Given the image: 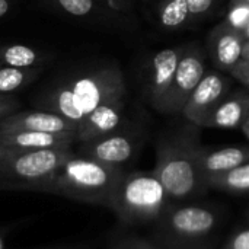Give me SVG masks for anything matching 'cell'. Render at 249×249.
Returning <instances> with one entry per match:
<instances>
[{
	"label": "cell",
	"instance_id": "6da1fadb",
	"mask_svg": "<svg viewBox=\"0 0 249 249\" xmlns=\"http://www.w3.org/2000/svg\"><path fill=\"white\" fill-rule=\"evenodd\" d=\"M127 96L125 79L115 63L76 71L45 88L34 99L38 109L58 114L77 125L101 104Z\"/></svg>",
	"mask_w": 249,
	"mask_h": 249
},
{
	"label": "cell",
	"instance_id": "7a4b0ae2",
	"mask_svg": "<svg viewBox=\"0 0 249 249\" xmlns=\"http://www.w3.org/2000/svg\"><path fill=\"white\" fill-rule=\"evenodd\" d=\"M200 146L201 128L184 117L166 125L158 136L153 172L174 203L197 200L209 193L197 168Z\"/></svg>",
	"mask_w": 249,
	"mask_h": 249
},
{
	"label": "cell",
	"instance_id": "3957f363",
	"mask_svg": "<svg viewBox=\"0 0 249 249\" xmlns=\"http://www.w3.org/2000/svg\"><path fill=\"white\" fill-rule=\"evenodd\" d=\"M125 171L73 152L44 185L41 194L109 209L114 191Z\"/></svg>",
	"mask_w": 249,
	"mask_h": 249
},
{
	"label": "cell",
	"instance_id": "277c9868",
	"mask_svg": "<svg viewBox=\"0 0 249 249\" xmlns=\"http://www.w3.org/2000/svg\"><path fill=\"white\" fill-rule=\"evenodd\" d=\"M171 203L174 201L153 169H127L114 191L109 210L128 226H153Z\"/></svg>",
	"mask_w": 249,
	"mask_h": 249
},
{
	"label": "cell",
	"instance_id": "5b68a950",
	"mask_svg": "<svg viewBox=\"0 0 249 249\" xmlns=\"http://www.w3.org/2000/svg\"><path fill=\"white\" fill-rule=\"evenodd\" d=\"M223 220V212L213 203L175 201L153 225L155 242L165 248H184L209 241Z\"/></svg>",
	"mask_w": 249,
	"mask_h": 249
},
{
	"label": "cell",
	"instance_id": "8992f818",
	"mask_svg": "<svg viewBox=\"0 0 249 249\" xmlns=\"http://www.w3.org/2000/svg\"><path fill=\"white\" fill-rule=\"evenodd\" d=\"M73 149L22 150L0 147V190L41 193Z\"/></svg>",
	"mask_w": 249,
	"mask_h": 249
},
{
	"label": "cell",
	"instance_id": "52a82bcc",
	"mask_svg": "<svg viewBox=\"0 0 249 249\" xmlns=\"http://www.w3.org/2000/svg\"><path fill=\"white\" fill-rule=\"evenodd\" d=\"M147 142V130L143 124L130 121L127 125L105 136L76 143V153L102 163L128 169L136 162Z\"/></svg>",
	"mask_w": 249,
	"mask_h": 249
},
{
	"label": "cell",
	"instance_id": "ba28073f",
	"mask_svg": "<svg viewBox=\"0 0 249 249\" xmlns=\"http://www.w3.org/2000/svg\"><path fill=\"white\" fill-rule=\"evenodd\" d=\"M206 58H207L206 53L197 42L185 44V48L178 61L175 76L171 83L162 114L169 115V117L181 115V111L188 96L191 95L197 83L201 80V77L207 71Z\"/></svg>",
	"mask_w": 249,
	"mask_h": 249
},
{
	"label": "cell",
	"instance_id": "9c48e42d",
	"mask_svg": "<svg viewBox=\"0 0 249 249\" xmlns=\"http://www.w3.org/2000/svg\"><path fill=\"white\" fill-rule=\"evenodd\" d=\"M184 48L185 44L162 48L147 61L143 82L144 98L147 104L160 114L163 112L165 101Z\"/></svg>",
	"mask_w": 249,
	"mask_h": 249
},
{
	"label": "cell",
	"instance_id": "30bf717a",
	"mask_svg": "<svg viewBox=\"0 0 249 249\" xmlns=\"http://www.w3.org/2000/svg\"><path fill=\"white\" fill-rule=\"evenodd\" d=\"M232 88L233 79L231 76L219 70H207L188 96L181 115L201 128L207 115L232 90Z\"/></svg>",
	"mask_w": 249,
	"mask_h": 249
},
{
	"label": "cell",
	"instance_id": "8fae6325",
	"mask_svg": "<svg viewBox=\"0 0 249 249\" xmlns=\"http://www.w3.org/2000/svg\"><path fill=\"white\" fill-rule=\"evenodd\" d=\"M130 121L131 120L127 117V96L105 101L77 125V143L112 133L127 125Z\"/></svg>",
	"mask_w": 249,
	"mask_h": 249
},
{
	"label": "cell",
	"instance_id": "7c38bea8",
	"mask_svg": "<svg viewBox=\"0 0 249 249\" xmlns=\"http://www.w3.org/2000/svg\"><path fill=\"white\" fill-rule=\"evenodd\" d=\"M244 41L247 39L242 38L239 32L228 26L223 20L214 25L206 39L207 55L214 69L228 74L241 60Z\"/></svg>",
	"mask_w": 249,
	"mask_h": 249
},
{
	"label": "cell",
	"instance_id": "4fadbf2b",
	"mask_svg": "<svg viewBox=\"0 0 249 249\" xmlns=\"http://www.w3.org/2000/svg\"><path fill=\"white\" fill-rule=\"evenodd\" d=\"M41 131V133H76V125L58 114L35 109L16 111L0 121V131Z\"/></svg>",
	"mask_w": 249,
	"mask_h": 249
},
{
	"label": "cell",
	"instance_id": "5bb4252c",
	"mask_svg": "<svg viewBox=\"0 0 249 249\" xmlns=\"http://www.w3.org/2000/svg\"><path fill=\"white\" fill-rule=\"evenodd\" d=\"M249 120L248 88L231 90L207 115L201 128L239 130L241 124Z\"/></svg>",
	"mask_w": 249,
	"mask_h": 249
},
{
	"label": "cell",
	"instance_id": "9a60e30c",
	"mask_svg": "<svg viewBox=\"0 0 249 249\" xmlns=\"http://www.w3.org/2000/svg\"><path fill=\"white\" fill-rule=\"evenodd\" d=\"M76 143V133H41L26 130L0 131V147L7 149H73Z\"/></svg>",
	"mask_w": 249,
	"mask_h": 249
},
{
	"label": "cell",
	"instance_id": "2e32d148",
	"mask_svg": "<svg viewBox=\"0 0 249 249\" xmlns=\"http://www.w3.org/2000/svg\"><path fill=\"white\" fill-rule=\"evenodd\" d=\"M249 162L248 144H232V146H201L197 152V168L203 179L207 177L220 174L223 171L236 168Z\"/></svg>",
	"mask_w": 249,
	"mask_h": 249
},
{
	"label": "cell",
	"instance_id": "e0dca14e",
	"mask_svg": "<svg viewBox=\"0 0 249 249\" xmlns=\"http://www.w3.org/2000/svg\"><path fill=\"white\" fill-rule=\"evenodd\" d=\"M209 191H219L233 197H247L249 193V162L204 179Z\"/></svg>",
	"mask_w": 249,
	"mask_h": 249
},
{
	"label": "cell",
	"instance_id": "ac0fdd59",
	"mask_svg": "<svg viewBox=\"0 0 249 249\" xmlns=\"http://www.w3.org/2000/svg\"><path fill=\"white\" fill-rule=\"evenodd\" d=\"M50 57L26 44L0 45V67L15 69H42Z\"/></svg>",
	"mask_w": 249,
	"mask_h": 249
},
{
	"label": "cell",
	"instance_id": "d6986e66",
	"mask_svg": "<svg viewBox=\"0 0 249 249\" xmlns=\"http://www.w3.org/2000/svg\"><path fill=\"white\" fill-rule=\"evenodd\" d=\"M158 22L165 31L190 29V18L185 0H162L158 7Z\"/></svg>",
	"mask_w": 249,
	"mask_h": 249
},
{
	"label": "cell",
	"instance_id": "ffe728a7",
	"mask_svg": "<svg viewBox=\"0 0 249 249\" xmlns=\"http://www.w3.org/2000/svg\"><path fill=\"white\" fill-rule=\"evenodd\" d=\"M41 71L42 69L0 67V95H15L32 85L39 77Z\"/></svg>",
	"mask_w": 249,
	"mask_h": 249
},
{
	"label": "cell",
	"instance_id": "44dd1931",
	"mask_svg": "<svg viewBox=\"0 0 249 249\" xmlns=\"http://www.w3.org/2000/svg\"><path fill=\"white\" fill-rule=\"evenodd\" d=\"M50 1H53V4H55L61 12L79 19H86L101 15L102 12H105L104 7H107L99 0H50Z\"/></svg>",
	"mask_w": 249,
	"mask_h": 249
},
{
	"label": "cell",
	"instance_id": "7402d4cb",
	"mask_svg": "<svg viewBox=\"0 0 249 249\" xmlns=\"http://www.w3.org/2000/svg\"><path fill=\"white\" fill-rule=\"evenodd\" d=\"M223 22L239 32L242 38L249 39V1L229 0Z\"/></svg>",
	"mask_w": 249,
	"mask_h": 249
},
{
	"label": "cell",
	"instance_id": "603a6c76",
	"mask_svg": "<svg viewBox=\"0 0 249 249\" xmlns=\"http://www.w3.org/2000/svg\"><path fill=\"white\" fill-rule=\"evenodd\" d=\"M190 18V28L197 26L214 13L219 0H185Z\"/></svg>",
	"mask_w": 249,
	"mask_h": 249
},
{
	"label": "cell",
	"instance_id": "cb8c5ba5",
	"mask_svg": "<svg viewBox=\"0 0 249 249\" xmlns=\"http://www.w3.org/2000/svg\"><path fill=\"white\" fill-rule=\"evenodd\" d=\"M109 249H166L153 239L130 235V236H123L118 241L112 244Z\"/></svg>",
	"mask_w": 249,
	"mask_h": 249
},
{
	"label": "cell",
	"instance_id": "d4e9b609",
	"mask_svg": "<svg viewBox=\"0 0 249 249\" xmlns=\"http://www.w3.org/2000/svg\"><path fill=\"white\" fill-rule=\"evenodd\" d=\"M222 249H249V228L247 222L233 228Z\"/></svg>",
	"mask_w": 249,
	"mask_h": 249
},
{
	"label": "cell",
	"instance_id": "484cf974",
	"mask_svg": "<svg viewBox=\"0 0 249 249\" xmlns=\"http://www.w3.org/2000/svg\"><path fill=\"white\" fill-rule=\"evenodd\" d=\"M233 80H238L244 88H248L249 85V57H241V60L232 67V70L228 73Z\"/></svg>",
	"mask_w": 249,
	"mask_h": 249
},
{
	"label": "cell",
	"instance_id": "4316f807",
	"mask_svg": "<svg viewBox=\"0 0 249 249\" xmlns=\"http://www.w3.org/2000/svg\"><path fill=\"white\" fill-rule=\"evenodd\" d=\"M20 102L15 95H0V121L10 114L19 111Z\"/></svg>",
	"mask_w": 249,
	"mask_h": 249
},
{
	"label": "cell",
	"instance_id": "83f0119b",
	"mask_svg": "<svg viewBox=\"0 0 249 249\" xmlns=\"http://www.w3.org/2000/svg\"><path fill=\"white\" fill-rule=\"evenodd\" d=\"M115 13H128L133 9V0H99Z\"/></svg>",
	"mask_w": 249,
	"mask_h": 249
},
{
	"label": "cell",
	"instance_id": "f1b7e54d",
	"mask_svg": "<svg viewBox=\"0 0 249 249\" xmlns=\"http://www.w3.org/2000/svg\"><path fill=\"white\" fill-rule=\"evenodd\" d=\"M10 228H0V249H7V236H9Z\"/></svg>",
	"mask_w": 249,
	"mask_h": 249
},
{
	"label": "cell",
	"instance_id": "f546056e",
	"mask_svg": "<svg viewBox=\"0 0 249 249\" xmlns=\"http://www.w3.org/2000/svg\"><path fill=\"white\" fill-rule=\"evenodd\" d=\"M12 9V0H0V19L9 15Z\"/></svg>",
	"mask_w": 249,
	"mask_h": 249
},
{
	"label": "cell",
	"instance_id": "4dcf8cb0",
	"mask_svg": "<svg viewBox=\"0 0 249 249\" xmlns=\"http://www.w3.org/2000/svg\"><path fill=\"white\" fill-rule=\"evenodd\" d=\"M185 249H213V245L209 242V241H204V242H198V244H194V245H190V247H184Z\"/></svg>",
	"mask_w": 249,
	"mask_h": 249
},
{
	"label": "cell",
	"instance_id": "1f68e13d",
	"mask_svg": "<svg viewBox=\"0 0 249 249\" xmlns=\"http://www.w3.org/2000/svg\"><path fill=\"white\" fill-rule=\"evenodd\" d=\"M47 249H89L86 245H77V247H54V248Z\"/></svg>",
	"mask_w": 249,
	"mask_h": 249
},
{
	"label": "cell",
	"instance_id": "d6a6232c",
	"mask_svg": "<svg viewBox=\"0 0 249 249\" xmlns=\"http://www.w3.org/2000/svg\"><path fill=\"white\" fill-rule=\"evenodd\" d=\"M165 248V247H163ZM166 249H185V248H166Z\"/></svg>",
	"mask_w": 249,
	"mask_h": 249
}]
</instances>
